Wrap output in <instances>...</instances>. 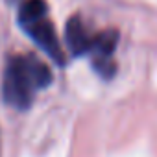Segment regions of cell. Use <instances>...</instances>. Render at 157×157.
<instances>
[{"instance_id": "6da1fadb", "label": "cell", "mask_w": 157, "mask_h": 157, "mask_svg": "<svg viewBox=\"0 0 157 157\" xmlns=\"http://www.w3.org/2000/svg\"><path fill=\"white\" fill-rule=\"evenodd\" d=\"M52 82V72L44 61L33 54H22L10 57L4 80L2 96L4 102L15 109H28L39 91L48 87Z\"/></svg>"}, {"instance_id": "7a4b0ae2", "label": "cell", "mask_w": 157, "mask_h": 157, "mask_svg": "<svg viewBox=\"0 0 157 157\" xmlns=\"http://www.w3.org/2000/svg\"><path fill=\"white\" fill-rule=\"evenodd\" d=\"M19 24L56 65L63 67L67 63L56 28L46 17L44 0H24L19 8Z\"/></svg>"}, {"instance_id": "3957f363", "label": "cell", "mask_w": 157, "mask_h": 157, "mask_svg": "<svg viewBox=\"0 0 157 157\" xmlns=\"http://www.w3.org/2000/svg\"><path fill=\"white\" fill-rule=\"evenodd\" d=\"M118 44V33L115 30H105L100 33H94L89 56L93 59V67L102 78H111L115 74V61L113 54Z\"/></svg>"}, {"instance_id": "277c9868", "label": "cell", "mask_w": 157, "mask_h": 157, "mask_svg": "<svg viewBox=\"0 0 157 157\" xmlns=\"http://www.w3.org/2000/svg\"><path fill=\"white\" fill-rule=\"evenodd\" d=\"M65 39H67V46H68L70 54L76 56V57H80V56L89 54L93 39H94V33H91L89 28L83 24V21L76 15V17H70L68 22H67Z\"/></svg>"}]
</instances>
